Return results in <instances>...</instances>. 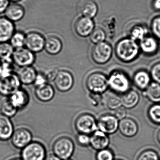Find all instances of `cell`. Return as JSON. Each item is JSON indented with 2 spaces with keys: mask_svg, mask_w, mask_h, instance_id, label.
<instances>
[{
  "mask_svg": "<svg viewBox=\"0 0 160 160\" xmlns=\"http://www.w3.org/2000/svg\"><path fill=\"white\" fill-rule=\"evenodd\" d=\"M74 127L78 133L91 135L98 130L97 121L94 116L85 113L81 114L76 118Z\"/></svg>",
  "mask_w": 160,
  "mask_h": 160,
  "instance_id": "obj_5",
  "label": "cell"
},
{
  "mask_svg": "<svg viewBox=\"0 0 160 160\" xmlns=\"http://www.w3.org/2000/svg\"><path fill=\"white\" fill-rule=\"evenodd\" d=\"M79 7L80 14L89 18L95 17L98 10L97 5L94 0H82Z\"/></svg>",
  "mask_w": 160,
  "mask_h": 160,
  "instance_id": "obj_23",
  "label": "cell"
},
{
  "mask_svg": "<svg viewBox=\"0 0 160 160\" xmlns=\"http://www.w3.org/2000/svg\"><path fill=\"white\" fill-rule=\"evenodd\" d=\"M151 28L154 37L157 39L160 40V16L153 19L151 22Z\"/></svg>",
  "mask_w": 160,
  "mask_h": 160,
  "instance_id": "obj_38",
  "label": "cell"
},
{
  "mask_svg": "<svg viewBox=\"0 0 160 160\" xmlns=\"http://www.w3.org/2000/svg\"><path fill=\"white\" fill-rule=\"evenodd\" d=\"M58 72V70L55 69H53L52 70L48 71L47 74H45L47 81L49 82L54 81Z\"/></svg>",
  "mask_w": 160,
  "mask_h": 160,
  "instance_id": "obj_44",
  "label": "cell"
},
{
  "mask_svg": "<svg viewBox=\"0 0 160 160\" xmlns=\"http://www.w3.org/2000/svg\"><path fill=\"white\" fill-rule=\"evenodd\" d=\"M109 88L116 94H125L130 90L131 81L126 73L121 70H115L108 77Z\"/></svg>",
  "mask_w": 160,
  "mask_h": 160,
  "instance_id": "obj_2",
  "label": "cell"
},
{
  "mask_svg": "<svg viewBox=\"0 0 160 160\" xmlns=\"http://www.w3.org/2000/svg\"><path fill=\"white\" fill-rule=\"evenodd\" d=\"M76 142L79 146L82 147L90 146V135L78 133L76 137Z\"/></svg>",
  "mask_w": 160,
  "mask_h": 160,
  "instance_id": "obj_39",
  "label": "cell"
},
{
  "mask_svg": "<svg viewBox=\"0 0 160 160\" xmlns=\"http://www.w3.org/2000/svg\"><path fill=\"white\" fill-rule=\"evenodd\" d=\"M34 94L39 100L42 102H48L53 98L55 91L53 87L47 82L36 87Z\"/></svg>",
  "mask_w": 160,
  "mask_h": 160,
  "instance_id": "obj_19",
  "label": "cell"
},
{
  "mask_svg": "<svg viewBox=\"0 0 160 160\" xmlns=\"http://www.w3.org/2000/svg\"><path fill=\"white\" fill-rule=\"evenodd\" d=\"M45 160H62L54 154L46 156Z\"/></svg>",
  "mask_w": 160,
  "mask_h": 160,
  "instance_id": "obj_47",
  "label": "cell"
},
{
  "mask_svg": "<svg viewBox=\"0 0 160 160\" xmlns=\"http://www.w3.org/2000/svg\"><path fill=\"white\" fill-rule=\"evenodd\" d=\"M112 114L118 119L119 121L126 118L127 112L126 109L123 106L119 107L116 110H114Z\"/></svg>",
  "mask_w": 160,
  "mask_h": 160,
  "instance_id": "obj_41",
  "label": "cell"
},
{
  "mask_svg": "<svg viewBox=\"0 0 160 160\" xmlns=\"http://www.w3.org/2000/svg\"><path fill=\"white\" fill-rule=\"evenodd\" d=\"M8 98L18 110L25 108L30 101V96L27 91L21 88L13 93Z\"/></svg>",
  "mask_w": 160,
  "mask_h": 160,
  "instance_id": "obj_17",
  "label": "cell"
},
{
  "mask_svg": "<svg viewBox=\"0 0 160 160\" xmlns=\"http://www.w3.org/2000/svg\"><path fill=\"white\" fill-rule=\"evenodd\" d=\"M85 85L90 93L102 95L109 88L108 78L101 72H94L87 77Z\"/></svg>",
  "mask_w": 160,
  "mask_h": 160,
  "instance_id": "obj_4",
  "label": "cell"
},
{
  "mask_svg": "<svg viewBox=\"0 0 160 160\" xmlns=\"http://www.w3.org/2000/svg\"><path fill=\"white\" fill-rule=\"evenodd\" d=\"M94 22L91 18L83 17L76 21L74 29L76 33L81 37H86L90 35L94 30Z\"/></svg>",
  "mask_w": 160,
  "mask_h": 160,
  "instance_id": "obj_16",
  "label": "cell"
},
{
  "mask_svg": "<svg viewBox=\"0 0 160 160\" xmlns=\"http://www.w3.org/2000/svg\"><path fill=\"white\" fill-rule=\"evenodd\" d=\"M119 122L113 114L103 115L98 120V130L108 135L115 134L118 130Z\"/></svg>",
  "mask_w": 160,
  "mask_h": 160,
  "instance_id": "obj_9",
  "label": "cell"
},
{
  "mask_svg": "<svg viewBox=\"0 0 160 160\" xmlns=\"http://www.w3.org/2000/svg\"><path fill=\"white\" fill-rule=\"evenodd\" d=\"M141 50L137 42L130 38H123L116 45L115 52L118 60L124 63L135 61L139 56Z\"/></svg>",
  "mask_w": 160,
  "mask_h": 160,
  "instance_id": "obj_1",
  "label": "cell"
},
{
  "mask_svg": "<svg viewBox=\"0 0 160 160\" xmlns=\"http://www.w3.org/2000/svg\"><path fill=\"white\" fill-rule=\"evenodd\" d=\"M45 40L44 37L37 32H31L25 37V46L34 53L42 51L45 47Z\"/></svg>",
  "mask_w": 160,
  "mask_h": 160,
  "instance_id": "obj_13",
  "label": "cell"
},
{
  "mask_svg": "<svg viewBox=\"0 0 160 160\" xmlns=\"http://www.w3.org/2000/svg\"><path fill=\"white\" fill-rule=\"evenodd\" d=\"M8 160H22L21 159L18 158H14L10 159Z\"/></svg>",
  "mask_w": 160,
  "mask_h": 160,
  "instance_id": "obj_50",
  "label": "cell"
},
{
  "mask_svg": "<svg viewBox=\"0 0 160 160\" xmlns=\"http://www.w3.org/2000/svg\"><path fill=\"white\" fill-rule=\"evenodd\" d=\"M112 149L108 148L97 151L95 156V160H115V157Z\"/></svg>",
  "mask_w": 160,
  "mask_h": 160,
  "instance_id": "obj_37",
  "label": "cell"
},
{
  "mask_svg": "<svg viewBox=\"0 0 160 160\" xmlns=\"http://www.w3.org/2000/svg\"><path fill=\"white\" fill-rule=\"evenodd\" d=\"M109 135L97 130L90 135V146L98 151L109 148L110 144Z\"/></svg>",
  "mask_w": 160,
  "mask_h": 160,
  "instance_id": "obj_15",
  "label": "cell"
},
{
  "mask_svg": "<svg viewBox=\"0 0 160 160\" xmlns=\"http://www.w3.org/2000/svg\"><path fill=\"white\" fill-rule=\"evenodd\" d=\"M54 82L57 90L61 92H67L74 85V78L72 74L67 70H59Z\"/></svg>",
  "mask_w": 160,
  "mask_h": 160,
  "instance_id": "obj_12",
  "label": "cell"
},
{
  "mask_svg": "<svg viewBox=\"0 0 160 160\" xmlns=\"http://www.w3.org/2000/svg\"><path fill=\"white\" fill-rule=\"evenodd\" d=\"M14 132L13 123L10 118L0 114V141L5 142L9 140Z\"/></svg>",
  "mask_w": 160,
  "mask_h": 160,
  "instance_id": "obj_18",
  "label": "cell"
},
{
  "mask_svg": "<svg viewBox=\"0 0 160 160\" xmlns=\"http://www.w3.org/2000/svg\"><path fill=\"white\" fill-rule=\"evenodd\" d=\"M10 140L14 148L23 149L32 142V132L25 128H19L14 130Z\"/></svg>",
  "mask_w": 160,
  "mask_h": 160,
  "instance_id": "obj_11",
  "label": "cell"
},
{
  "mask_svg": "<svg viewBox=\"0 0 160 160\" xmlns=\"http://www.w3.org/2000/svg\"><path fill=\"white\" fill-rule=\"evenodd\" d=\"M24 13V9L23 7L17 3L9 5L5 11L7 18L11 21L19 20L23 17Z\"/></svg>",
  "mask_w": 160,
  "mask_h": 160,
  "instance_id": "obj_28",
  "label": "cell"
},
{
  "mask_svg": "<svg viewBox=\"0 0 160 160\" xmlns=\"http://www.w3.org/2000/svg\"><path fill=\"white\" fill-rule=\"evenodd\" d=\"M143 96L148 100L155 103H160V84L152 82L148 87L144 90Z\"/></svg>",
  "mask_w": 160,
  "mask_h": 160,
  "instance_id": "obj_27",
  "label": "cell"
},
{
  "mask_svg": "<svg viewBox=\"0 0 160 160\" xmlns=\"http://www.w3.org/2000/svg\"><path fill=\"white\" fill-rule=\"evenodd\" d=\"M122 106L126 109H131L136 107L140 102V95L138 92L130 89L121 97Z\"/></svg>",
  "mask_w": 160,
  "mask_h": 160,
  "instance_id": "obj_25",
  "label": "cell"
},
{
  "mask_svg": "<svg viewBox=\"0 0 160 160\" xmlns=\"http://www.w3.org/2000/svg\"><path fill=\"white\" fill-rule=\"evenodd\" d=\"M18 111V109L11 103L9 98L3 100L0 103L1 113L9 118L14 116Z\"/></svg>",
  "mask_w": 160,
  "mask_h": 160,
  "instance_id": "obj_31",
  "label": "cell"
},
{
  "mask_svg": "<svg viewBox=\"0 0 160 160\" xmlns=\"http://www.w3.org/2000/svg\"><path fill=\"white\" fill-rule=\"evenodd\" d=\"M141 52L147 55H154L157 53L159 48V43L155 37L147 36L139 43Z\"/></svg>",
  "mask_w": 160,
  "mask_h": 160,
  "instance_id": "obj_20",
  "label": "cell"
},
{
  "mask_svg": "<svg viewBox=\"0 0 160 160\" xmlns=\"http://www.w3.org/2000/svg\"><path fill=\"white\" fill-rule=\"evenodd\" d=\"M91 54L92 60L95 63L105 64L112 58V47L108 42H101L95 45L91 51Z\"/></svg>",
  "mask_w": 160,
  "mask_h": 160,
  "instance_id": "obj_6",
  "label": "cell"
},
{
  "mask_svg": "<svg viewBox=\"0 0 160 160\" xmlns=\"http://www.w3.org/2000/svg\"><path fill=\"white\" fill-rule=\"evenodd\" d=\"M90 38L91 42L95 45L105 41L106 34L101 28H96L90 34Z\"/></svg>",
  "mask_w": 160,
  "mask_h": 160,
  "instance_id": "obj_36",
  "label": "cell"
},
{
  "mask_svg": "<svg viewBox=\"0 0 160 160\" xmlns=\"http://www.w3.org/2000/svg\"><path fill=\"white\" fill-rule=\"evenodd\" d=\"M147 116L152 123L160 125V103L151 105L147 111Z\"/></svg>",
  "mask_w": 160,
  "mask_h": 160,
  "instance_id": "obj_33",
  "label": "cell"
},
{
  "mask_svg": "<svg viewBox=\"0 0 160 160\" xmlns=\"http://www.w3.org/2000/svg\"><path fill=\"white\" fill-rule=\"evenodd\" d=\"M115 160H124L123 159H115Z\"/></svg>",
  "mask_w": 160,
  "mask_h": 160,
  "instance_id": "obj_51",
  "label": "cell"
},
{
  "mask_svg": "<svg viewBox=\"0 0 160 160\" xmlns=\"http://www.w3.org/2000/svg\"><path fill=\"white\" fill-rule=\"evenodd\" d=\"M63 48V44L60 38L54 36L48 37L45 40L44 49L50 55H55L60 53Z\"/></svg>",
  "mask_w": 160,
  "mask_h": 160,
  "instance_id": "obj_26",
  "label": "cell"
},
{
  "mask_svg": "<svg viewBox=\"0 0 160 160\" xmlns=\"http://www.w3.org/2000/svg\"><path fill=\"white\" fill-rule=\"evenodd\" d=\"M101 96L102 95L101 94L90 93L89 97H90V99H91L93 105L96 106L101 102H103V98Z\"/></svg>",
  "mask_w": 160,
  "mask_h": 160,
  "instance_id": "obj_42",
  "label": "cell"
},
{
  "mask_svg": "<svg viewBox=\"0 0 160 160\" xmlns=\"http://www.w3.org/2000/svg\"><path fill=\"white\" fill-rule=\"evenodd\" d=\"M151 79L150 73L146 70H140L134 74L133 82L137 88L143 91L151 83Z\"/></svg>",
  "mask_w": 160,
  "mask_h": 160,
  "instance_id": "obj_22",
  "label": "cell"
},
{
  "mask_svg": "<svg viewBox=\"0 0 160 160\" xmlns=\"http://www.w3.org/2000/svg\"><path fill=\"white\" fill-rule=\"evenodd\" d=\"M11 1H19V0H11Z\"/></svg>",
  "mask_w": 160,
  "mask_h": 160,
  "instance_id": "obj_52",
  "label": "cell"
},
{
  "mask_svg": "<svg viewBox=\"0 0 160 160\" xmlns=\"http://www.w3.org/2000/svg\"><path fill=\"white\" fill-rule=\"evenodd\" d=\"M14 24L6 18H0V43L10 40L14 33Z\"/></svg>",
  "mask_w": 160,
  "mask_h": 160,
  "instance_id": "obj_21",
  "label": "cell"
},
{
  "mask_svg": "<svg viewBox=\"0 0 160 160\" xmlns=\"http://www.w3.org/2000/svg\"><path fill=\"white\" fill-rule=\"evenodd\" d=\"M75 149L74 142L67 136L57 138L53 144V154L62 160L70 159L74 154Z\"/></svg>",
  "mask_w": 160,
  "mask_h": 160,
  "instance_id": "obj_3",
  "label": "cell"
},
{
  "mask_svg": "<svg viewBox=\"0 0 160 160\" xmlns=\"http://www.w3.org/2000/svg\"><path fill=\"white\" fill-rule=\"evenodd\" d=\"M103 103L107 108L112 111L122 106L121 97H119L114 92L106 94L103 98Z\"/></svg>",
  "mask_w": 160,
  "mask_h": 160,
  "instance_id": "obj_29",
  "label": "cell"
},
{
  "mask_svg": "<svg viewBox=\"0 0 160 160\" xmlns=\"http://www.w3.org/2000/svg\"><path fill=\"white\" fill-rule=\"evenodd\" d=\"M147 30L146 27L140 24H137L133 26L130 30L129 38L136 42H140L147 36Z\"/></svg>",
  "mask_w": 160,
  "mask_h": 160,
  "instance_id": "obj_30",
  "label": "cell"
},
{
  "mask_svg": "<svg viewBox=\"0 0 160 160\" xmlns=\"http://www.w3.org/2000/svg\"><path fill=\"white\" fill-rule=\"evenodd\" d=\"M35 60L34 53L26 48L14 50L12 56L13 62L20 67L32 66Z\"/></svg>",
  "mask_w": 160,
  "mask_h": 160,
  "instance_id": "obj_10",
  "label": "cell"
},
{
  "mask_svg": "<svg viewBox=\"0 0 160 160\" xmlns=\"http://www.w3.org/2000/svg\"><path fill=\"white\" fill-rule=\"evenodd\" d=\"M150 74L154 82L160 84V62L157 63L152 66Z\"/></svg>",
  "mask_w": 160,
  "mask_h": 160,
  "instance_id": "obj_40",
  "label": "cell"
},
{
  "mask_svg": "<svg viewBox=\"0 0 160 160\" xmlns=\"http://www.w3.org/2000/svg\"><path fill=\"white\" fill-rule=\"evenodd\" d=\"M118 130L124 137L133 138L139 132V126L134 119L126 117L119 121Z\"/></svg>",
  "mask_w": 160,
  "mask_h": 160,
  "instance_id": "obj_14",
  "label": "cell"
},
{
  "mask_svg": "<svg viewBox=\"0 0 160 160\" xmlns=\"http://www.w3.org/2000/svg\"><path fill=\"white\" fill-rule=\"evenodd\" d=\"M152 6L154 9L160 11V0H154Z\"/></svg>",
  "mask_w": 160,
  "mask_h": 160,
  "instance_id": "obj_46",
  "label": "cell"
},
{
  "mask_svg": "<svg viewBox=\"0 0 160 160\" xmlns=\"http://www.w3.org/2000/svg\"><path fill=\"white\" fill-rule=\"evenodd\" d=\"M21 83L18 75L14 73L0 77V95L10 97L20 89Z\"/></svg>",
  "mask_w": 160,
  "mask_h": 160,
  "instance_id": "obj_8",
  "label": "cell"
},
{
  "mask_svg": "<svg viewBox=\"0 0 160 160\" xmlns=\"http://www.w3.org/2000/svg\"><path fill=\"white\" fill-rule=\"evenodd\" d=\"M22 160H45L46 150L44 146L38 142H31L22 149Z\"/></svg>",
  "mask_w": 160,
  "mask_h": 160,
  "instance_id": "obj_7",
  "label": "cell"
},
{
  "mask_svg": "<svg viewBox=\"0 0 160 160\" xmlns=\"http://www.w3.org/2000/svg\"><path fill=\"white\" fill-rule=\"evenodd\" d=\"M8 0H0V13L5 11L8 7Z\"/></svg>",
  "mask_w": 160,
  "mask_h": 160,
  "instance_id": "obj_45",
  "label": "cell"
},
{
  "mask_svg": "<svg viewBox=\"0 0 160 160\" xmlns=\"http://www.w3.org/2000/svg\"><path fill=\"white\" fill-rule=\"evenodd\" d=\"M2 62L0 61V77H1V74H2Z\"/></svg>",
  "mask_w": 160,
  "mask_h": 160,
  "instance_id": "obj_49",
  "label": "cell"
},
{
  "mask_svg": "<svg viewBox=\"0 0 160 160\" xmlns=\"http://www.w3.org/2000/svg\"><path fill=\"white\" fill-rule=\"evenodd\" d=\"M14 48L9 43H0V61H13L12 56L14 52Z\"/></svg>",
  "mask_w": 160,
  "mask_h": 160,
  "instance_id": "obj_32",
  "label": "cell"
},
{
  "mask_svg": "<svg viewBox=\"0 0 160 160\" xmlns=\"http://www.w3.org/2000/svg\"><path fill=\"white\" fill-rule=\"evenodd\" d=\"M136 160H160V158L156 150L151 148H146L138 154Z\"/></svg>",
  "mask_w": 160,
  "mask_h": 160,
  "instance_id": "obj_34",
  "label": "cell"
},
{
  "mask_svg": "<svg viewBox=\"0 0 160 160\" xmlns=\"http://www.w3.org/2000/svg\"><path fill=\"white\" fill-rule=\"evenodd\" d=\"M72 160V159H66V160Z\"/></svg>",
  "mask_w": 160,
  "mask_h": 160,
  "instance_id": "obj_53",
  "label": "cell"
},
{
  "mask_svg": "<svg viewBox=\"0 0 160 160\" xmlns=\"http://www.w3.org/2000/svg\"><path fill=\"white\" fill-rule=\"evenodd\" d=\"M157 138L158 142L160 144V130L157 133Z\"/></svg>",
  "mask_w": 160,
  "mask_h": 160,
  "instance_id": "obj_48",
  "label": "cell"
},
{
  "mask_svg": "<svg viewBox=\"0 0 160 160\" xmlns=\"http://www.w3.org/2000/svg\"><path fill=\"white\" fill-rule=\"evenodd\" d=\"M26 36L21 32L14 33L10 39V44L14 48H20L25 46Z\"/></svg>",
  "mask_w": 160,
  "mask_h": 160,
  "instance_id": "obj_35",
  "label": "cell"
},
{
  "mask_svg": "<svg viewBox=\"0 0 160 160\" xmlns=\"http://www.w3.org/2000/svg\"><path fill=\"white\" fill-rule=\"evenodd\" d=\"M47 81L45 74L42 73H38L34 84L36 87L38 86L46 83H47Z\"/></svg>",
  "mask_w": 160,
  "mask_h": 160,
  "instance_id": "obj_43",
  "label": "cell"
},
{
  "mask_svg": "<svg viewBox=\"0 0 160 160\" xmlns=\"http://www.w3.org/2000/svg\"><path fill=\"white\" fill-rule=\"evenodd\" d=\"M38 73L32 66L21 68L18 71V75L21 83L30 85L34 83Z\"/></svg>",
  "mask_w": 160,
  "mask_h": 160,
  "instance_id": "obj_24",
  "label": "cell"
}]
</instances>
